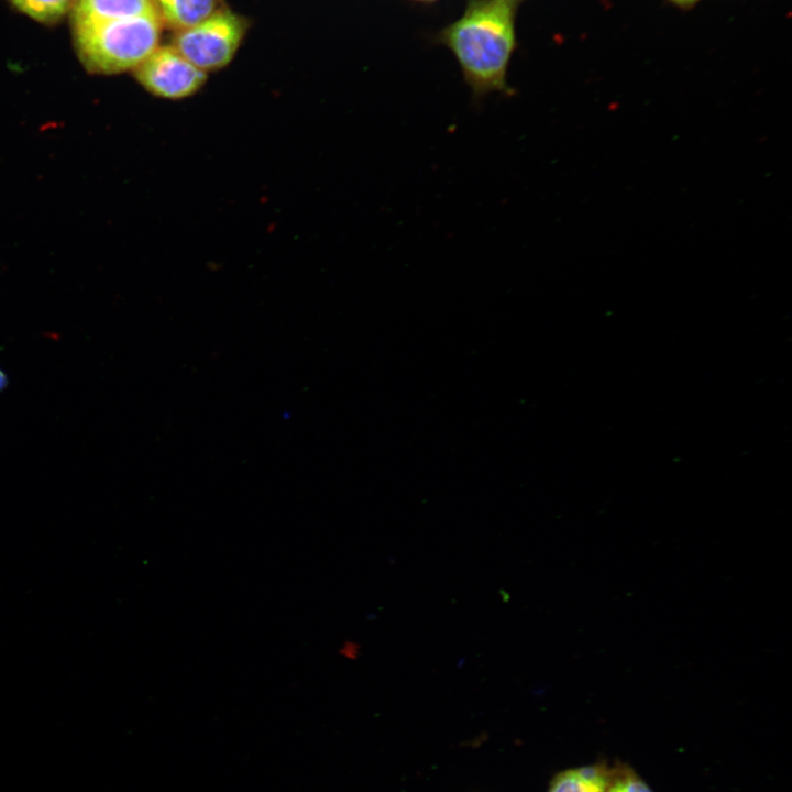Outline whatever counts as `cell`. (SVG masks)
Wrapping results in <instances>:
<instances>
[{"label": "cell", "instance_id": "cell-10", "mask_svg": "<svg viewBox=\"0 0 792 792\" xmlns=\"http://www.w3.org/2000/svg\"><path fill=\"white\" fill-rule=\"evenodd\" d=\"M680 9H692L700 0H667Z\"/></svg>", "mask_w": 792, "mask_h": 792}, {"label": "cell", "instance_id": "cell-7", "mask_svg": "<svg viewBox=\"0 0 792 792\" xmlns=\"http://www.w3.org/2000/svg\"><path fill=\"white\" fill-rule=\"evenodd\" d=\"M152 13H157L154 0H77L70 12V23Z\"/></svg>", "mask_w": 792, "mask_h": 792}, {"label": "cell", "instance_id": "cell-4", "mask_svg": "<svg viewBox=\"0 0 792 792\" xmlns=\"http://www.w3.org/2000/svg\"><path fill=\"white\" fill-rule=\"evenodd\" d=\"M134 70L136 80L152 95L183 99L196 94L207 75L174 46H157Z\"/></svg>", "mask_w": 792, "mask_h": 792}, {"label": "cell", "instance_id": "cell-2", "mask_svg": "<svg viewBox=\"0 0 792 792\" xmlns=\"http://www.w3.org/2000/svg\"><path fill=\"white\" fill-rule=\"evenodd\" d=\"M74 46L84 67L95 74L136 68L157 46L158 13L72 22Z\"/></svg>", "mask_w": 792, "mask_h": 792}, {"label": "cell", "instance_id": "cell-8", "mask_svg": "<svg viewBox=\"0 0 792 792\" xmlns=\"http://www.w3.org/2000/svg\"><path fill=\"white\" fill-rule=\"evenodd\" d=\"M20 12L33 20L53 24L72 12L77 0H10Z\"/></svg>", "mask_w": 792, "mask_h": 792}, {"label": "cell", "instance_id": "cell-5", "mask_svg": "<svg viewBox=\"0 0 792 792\" xmlns=\"http://www.w3.org/2000/svg\"><path fill=\"white\" fill-rule=\"evenodd\" d=\"M609 774L606 761L568 768L553 776L547 792H605Z\"/></svg>", "mask_w": 792, "mask_h": 792}, {"label": "cell", "instance_id": "cell-3", "mask_svg": "<svg viewBox=\"0 0 792 792\" xmlns=\"http://www.w3.org/2000/svg\"><path fill=\"white\" fill-rule=\"evenodd\" d=\"M245 29L242 18L221 9L205 21L176 32L172 46L200 70H217L231 62Z\"/></svg>", "mask_w": 792, "mask_h": 792}, {"label": "cell", "instance_id": "cell-6", "mask_svg": "<svg viewBox=\"0 0 792 792\" xmlns=\"http://www.w3.org/2000/svg\"><path fill=\"white\" fill-rule=\"evenodd\" d=\"M163 24L176 32L191 28L221 10V0H154Z\"/></svg>", "mask_w": 792, "mask_h": 792}, {"label": "cell", "instance_id": "cell-9", "mask_svg": "<svg viewBox=\"0 0 792 792\" xmlns=\"http://www.w3.org/2000/svg\"><path fill=\"white\" fill-rule=\"evenodd\" d=\"M605 792H653V790L631 766L617 760L610 766Z\"/></svg>", "mask_w": 792, "mask_h": 792}, {"label": "cell", "instance_id": "cell-11", "mask_svg": "<svg viewBox=\"0 0 792 792\" xmlns=\"http://www.w3.org/2000/svg\"><path fill=\"white\" fill-rule=\"evenodd\" d=\"M8 384L7 375L0 370V391H2Z\"/></svg>", "mask_w": 792, "mask_h": 792}, {"label": "cell", "instance_id": "cell-1", "mask_svg": "<svg viewBox=\"0 0 792 792\" xmlns=\"http://www.w3.org/2000/svg\"><path fill=\"white\" fill-rule=\"evenodd\" d=\"M473 98L509 94L507 67L514 48V7L509 0H474L444 33Z\"/></svg>", "mask_w": 792, "mask_h": 792}]
</instances>
